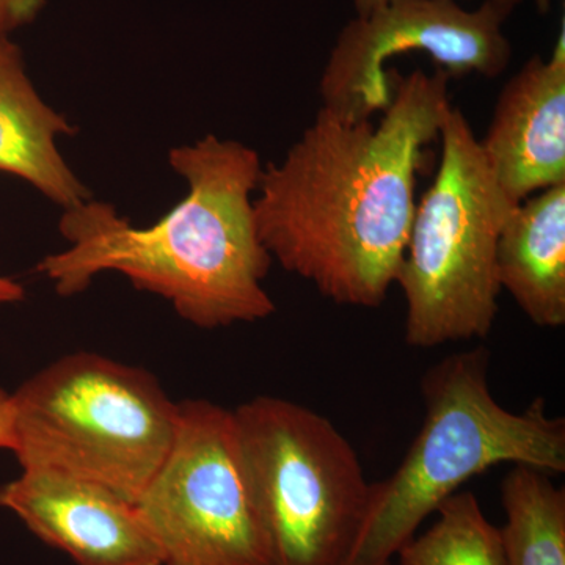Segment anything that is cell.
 I'll use <instances>...</instances> for the list:
<instances>
[{"label": "cell", "mask_w": 565, "mask_h": 565, "mask_svg": "<svg viewBox=\"0 0 565 565\" xmlns=\"http://www.w3.org/2000/svg\"><path fill=\"white\" fill-rule=\"evenodd\" d=\"M392 103L379 125L319 109L253 200L273 262L344 307H381L396 285L414 223L416 172L440 137L449 76L388 70Z\"/></svg>", "instance_id": "1"}, {"label": "cell", "mask_w": 565, "mask_h": 565, "mask_svg": "<svg viewBox=\"0 0 565 565\" xmlns=\"http://www.w3.org/2000/svg\"><path fill=\"white\" fill-rule=\"evenodd\" d=\"M169 163L188 193L163 217L136 226L95 199L63 210L58 230L68 247L44 256L36 270L63 297L84 292L98 275L120 274L199 329L269 318L275 303L264 280L273 258L252 199L263 173L258 152L206 136L173 148Z\"/></svg>", "instance_id": "2"}, {"label": "cell", "mask_w": 565, "mask_h": 565, "mask_svg": "<svg viewBox=\"0 0 565 565\" xmlns=\"http://www.w3.org/2000/svg\"><path fill=\"white\" fill-rule=\"evenodd\" d=\"M486 348L446 356L423 375L426 416L399 468L373 484L351 564L393 561L448 498L501 463L565 471V419L544 399L511 412L494 399Z\"/></svg>", "instance_id": "3"}, {"label": "cell", "mask_w": 565, "mask_h": 565, "mask_svg": "<svg viewBox=\"0 0 565 565\" xmlns=\"http://www.w3.org/2000/svg\"><path fill=\"white\" fill-rule=\"evenodd\" d=\"M21 468L87 479L137 503L172 448L173 401L147 370L96 352L55 360L11 393Z\"/></svg>", "instance_id": "4"}, {"label": "cell", "mask_w": 565, "mask_h": 565, "mask_svg": "<svg viewBox=\"0 0 565 565\" xmlns=\"http://www.w3.org/2000/svg\"><path fill=\"white\" fill-rule=\"evenodd\" d=\"M441 158L422 202L396 285L405 299V343L430 349L486 338L497 321V247L516 204L493 177L473 128L451 106Z\"/></svg>", "instance_id": "5"}, {"label": "cell", "mask_w": 565, "mask_h": 565, "mask_svg": "<svg viewBox=\"0 0 565 565\" xmlns=\"http://www.w3.org/2000/svg\"><path fill=\"white\" fill-rule=\"evenodd\" d=\"M233 416L277 565L351 564L373 484L348 438L282 397H253Z\"/></svg>", "instance_id": "6"}, {"label": "cell", "mask_w": 565, "mask_h": 565, "mask_svg": "<svg viewBox=\"0 0 565 565\" xmlns=\"http://www.w3.org/2000/svg\"><path fill=\"white\" fill-rule=\"evenodd\" d=\"M162 565H277L233 411L180 403L169 455L139 501Z\"/></svg>", "instance_id": "7"}, {"label": "cell", "mask_w": 565, "mask_h": 565, "mask_svg": "<svg viewBox=\"0 0 565 565\" xmlns=\"http://www.w3.org/2000/svg\"><path fill=\"white\" fill-rule=\"evenodd\" d=\"M511 14L492 0L476 10L457 0H388L338 35L319 82L321 107L343 120H371L392 103L385 63L407 52H426L449 77L493 79L511 63L504 33Z\"/></svg>", "instance_id": "8"}, {"label": "cell", "mask_w": 565, "mask_h": 565, "mask_svg": "<svg viewBox=\"0 0 565 565\" xmlns=\"http://www.w3.org/2000/svg\"><path fill=\"white\" fill-rule=\"evenodd\" d=\"M0 508L76 565H162L139 505L87 479L21 468L0 487Z\"/></svg>", "instance_id": "9"}, {"label": "cell", "mask_w": 565, "mask_h": 565, "mask_svg": "<svg viewBox=\"0 0 565 565\" xmlns=\"http://www.w3.org/2000/svg\"><path fill=\"white\" fill-rule=\"evenodd\" d=\"M479 145L493 177L515 203L564 184V22L550 57L533 55L505 82Z\"/></svg>", "instance_id": "10"}, {"label": "cell", "mask_w": 565, "mask_h": 565, "mask_svg": "<svg viewBox=\"0 0 565 565\" xmlns=\"http://www.w3.org/2000/svg\"><path fill=\"white\" fill-rule=\"evenodd\" d=\"M76 132L36 92L21 47L0 39V173L31 184L62 210L93 199L58 150V137Z\"/></svg>", "instance_id": "11"}, {"label": "cell", "mask_w": 565, "mask_h": 565, "mask_svg": "<svg viewBox=\"0 0 565 565\" xmlns=\"http://www.w3.org/2000/svg\"><path fill=\"white\" fill-rule=\"evenodd\" d=\"M497 278L535 326H565V182L511 212L498 239Z\"/></svg>", "instance_id": "12"}, {"label": "cell", "mask_w": 565, "mask_h": 565, "mask_svg": "<svg viewBox=\"0 0 565 565\" xmlns=\"http://www.w3.org/2000/svg\"><path fill=\"white\" fill-rule=\"evenodd\" d=\"M508 565H565V492L545 471L514 465L501 484Z\"/></svg>", "instance_id": "13"}, {"label": "cell", "mask_w": 565, "mask_h": 565, "mask_svg": "<svg viewBox=\"0 0 565 565\" xmlns=\"http://www.w3.org/2000/svg\"><path fill=\"white\" fill-rule=\"evenodd\" d=\"M435 515L429 530L397 552V565H508L500 527L489 522L475 493L452 494Z\"/></svg>", "instance_id": "14"}, {"label": "cell", "mask_w": 565, "mask_h": 565, "mask_svg": "<svg viewBox=\"0 0 565 565\" xmlns=\"http://www.w3.org/2000/svg\"><path fill=\"white\" fill-rule=\"evenodd\" d=\"M44 3L46 0H0V39L35 21Z\"/></svg>", "instance_id": "15"}, {"label": "cell", "mask_w": 565, "mask_h": 565, "mask_svg": "<svg viewBox=\"0 0 565 565\" xmlns=\"http://www.w3.org/2000/svg\"><path fill=\"white\" fill-rule=\"evenodd\" d=\"M0 449H13V405L11 393L0 388Z\"/></svg>", "instance_id": "16"}, {"label": "cell", "mask_w": 565, "mask_h": 565, "mask_svg": "<svg viewBox=\"0 0 565 565\" xmlns=\"http://www.w3.org/2000/svg\"><path fill=\"white\" fill-rule=\"evenodd\" d=\"M352 2L356 17H366V14L373 13L374 10L384 7L388 0H352ZM492 2L504 7L505 10L514 11L523 0H492Z\"/></svg>", "instance_id": "17"}, {"label": "cell", "mask_w": 565, "mask_h": 565, "mask_svg": "<svg viewBox=\"0 0 565 565\" xmlns=\"http://www.w3.org/2000/svg\"><path fill=\"white\" fill-rule=\"evenodd\" d=\"M24 286L21 282L0 275V308L7 307V305L20 303L24 300Z\"/></svg>", "instance_id": "18"}, {"label": "cell", "mask_w": 565, "mask_h": 565, "mask_svg": "<svg viewBox=\"0 0 565 565\" xmlns=\"http://www.w3.org/2000/svg\"><path fill=\"white\" fill-rule=\"evenodd\" d=\"M535 7H537L539 13L546 14L552 10L553 0H534Z\"/></svg>", "instance_id": "19"}, {"label": "cell", "mask_w": 565, "mask_h": 565, "mask_svg": "<svg viewBox=\"0 0 565 565\" xmlns=\"http://www.w3.org/2000/svg\"><path fill=\"white\" fill-rule=\"evenodd\" d=\"M373 565H396V564H394L393 561H385V563L373 564Z\"/></svg>", "instance_id": "20"}]
</instances>
